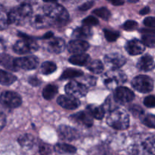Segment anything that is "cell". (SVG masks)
<instances>
[{"mask_svg": "<svg viewBox=\"0 0 155 155\" xmlns=\"http://www.w3.org/2000/svg\"><path fill=\"white\" fill-rule=\"evenodd\" d=\"M42 12L51 20L52 24H55L59 27L66 24L69 20L68 11L60 5L54 3L45 5H44Z\"/></svg>", "mask_w": 155, "mask_h": 155, "instance_id": "cell-1", "label": "cell"}, {"mask_svg": "<svg viewBox=\"0 0 155 155\" xmlns=\"http://www.w3.org/2000/svg\"><path fill=\"white\" fill-rule=\"evenodd\" d=\"M33 15V9L29 3L23 2L20 5L15 7L8 13L9 24L15 25H23L30 21Z\"/></svg>", "mask_w": 155, "mask_h": 155, "instance_id": "cell-2", "label": "cell"}, {"mask_svg": "<svg viewBox=\"0 0 155 155\" xmlns=\"http://www.w3.org/2000/svg\"><path fill=\"white\" fill-rule=\"evenodd\" d=\"M107 123L117 130H125L130 126V116L124 109L115 108L107 115Z\"/></svg>", "mask_w": 155, "mask_h": 155, "instance_id": "cell-3", "label": "cell"}, {"mask_svg": "<svg viewBox=\"0 0 155 155\" xmlns=\"http://www.w3.org/2000/svg\"><path fill=\"white\" fill-rule=\"evenodd\" d=\"M104 85L110 90H115L127 81V75L119 69H110L103 76Z\"/></svg>", "mask_w": 155, "mask_h": 155, "instance_id": "cell-4", "label": "cell"}, {"mask_svg": "<svg viewBox=\"0 0 155 155\" xmlns=\"http://www.w3.org/2000/svg\"><path fill=\"white\" fill-rule=\"evenodd\" d=\"M21 39L17 41L13 46V50L18 54H27L36 51L38 50V44L31 37L21 34Z\"/></svg>", "mask_w": 155, "mask_h": 155, "instance_id": "cell-5", "label": "cell"}, {"mask_svg": "<svg viewBox=\"0 0 155 155\" xmlns=\"http://www.w3.org/2000/svg\"><path fill=\"white\" fill-rule=\"evenodd\" d=\"M132 86L141 93H149L154 88V81L151 77L144 74L135 77L132 81Z\"/></svg>", "mask_w": 155, "mask_h": 155, "instance_id": "cell-6", "label": "cell"}, {"mask_svg": "<svg viewBox=\"0 0 155 155\" xmlns=\"http://www.w3.org/2000/svg\"><path fill=\"white\" fill-rule=\"evenodd\" d=\"M0 103L9 109L18 107L22 103L21 96L13 91H5L0 96Z\"/></svg>", "mask_w": 155, "mask_h": 155, "instance_id": "cell-7", "label": "cell"}, {"mask_svg": "<svg viewBox=\"0 0 155 155\" xmlns=\"http://www.w3.org/2000/svg\"><path fill=\"white\" fill-rule=\"evenodd\" d=\"M65 92L67 94L75 98H80L85 97L88 92L87 87L85 86L82 83L76 81H71L64 88Z\"/></svg>", "mask_w": 155, "mask_h": 155, "instance_id": "cell-8", "label": "cell"}, {"mask_svg": "<svg viewBox=\"0 0 155 155\" xmlns=\"http://www.w3.org/2000/svg\"><path fill=\"white\" fill-rule=\"evenodd\" d=\"M135 94L133 91L126 87H118L114 92V100L120 104L129 103L133 100Z\"/></svg>", "mask_w": 155, "mask_h": 155, "instance_id": "cell-9", "label": "cell"}, {"mask_svg": "<svg viewBox=\"0 0 155 155\" xmlns=\"http://www.w3.org/2000/svg\"><path fill=\"white\" fill-rule=\"evenodd\" d=\"M15 65L18 70H32L36 68L39 65V59L34 56H24L21 58H15Z\"/></svg>", "mask_w": 155, "mask_h": 155, "instance_id": "cell-10", "label": "cell"}, {"mask_svg": "<svg viewBox=\"0 0 155 155\" xmlns=\"http://www.w3.org/2000/svg\"><path fill=\"white\" fill-rule=\"evenodd\" d=\"M127 62L123 55L117 53H112L104 56V62L110 69H119Z\"/></svg>", "mask_w": 155, "mask_h": 155, "instance_id": "cell-11", "label": "cell"}, {"mask_svg": "<svg viewBox=\"0 0 155 155\" xmlns=\"http://www.w3.org/2000/svg\"><path fill=\"white\" fill-rule=\"evenodd\" d=\"M30 21L31 25L37 29L45 28V27L53 25L51 20L44 14L43 12L42 13H36L35 15H32Z\"/></svg>", "mask_w": 155, "mask_h": 155, "instance_id": "cell-12", "label": "cell"}, {"mask_svg": "<svg viewBox=\"0 0 155 155\" xmlns=\"http://www.w3.org/2000/svg\"><path fill=\"white\" fill-rule=\"evenodd\" d=\"M45 46L49 53L58 54L65 49V42L61 38L51 37L47 40Z\"/></svg>", "mask_w": 155, "mask_h": 155, "instance_id": "cell-13", "label": "cell"}, {"mask_svg": "<svg viewBox=\"0 0 155 155\" xmlns=\"http://www.w3.org/2000/svg\"><path fill=\"white\" fill-rule=\"evenodd\" d=\"M71 119L77 124L86 127H91L93 125V117L87 110L77 112L71 115Z\"/></svg>", "mask_w": 155, "mask_h": 155, "instance_id": "cell-14", "label": "cell"}, {"mask_svg": "<svg viewBox=\"0 0 155 155\" xmlns=\"http://www.w3.org/2000/svg\"><path fill=\"white\" fill-rule=\"evenodd\" d=\"M89 48V44L83 40H74L68 43V51L74 54H80L87 51Z\"/></svg>", "mask_w": 155, "mask_h": 155, "instance_id": "cell-15", "label": "cell"}, {"mask_svg": "<svg viewBox=\"0 0 155 155\" xmlns=\"http://www.w3.org/2000/svg\"><path fill=\"white\" fill-rule=\"evenodd\" d=\"M58 135L62 140H66V141H74L77 139L80 136L79 132L77 129L64 125L59 126Z\"/></svg>", "mask_w": 155, "mask_h": 155, "instance_id": "cell-16", "label": "cell"}, {"mask_svg": "<svg viewBox=\"0 0 155 155\" xmlns=\"http://www.w3.org/2000/svg\"><path fill=\"white\" fill-rule=\"evenodd\" d=\"M57 101L61 107L67 109H75L80 105V102L78 99L69 95L60 96Z\"/></svg>", "mask_w": 155, "mask_h": 155, "instance_id": "cell-17", "label": "cell"}, {"mask_svg": "<svg viewBox=\"0 0 155 155\" xmlns=\"http://www.w3.org/2000/svg\"><path fill=\"white\" fill-rule=\"evenodd\" d=\"M126 50L127 53L132 56H136L143 53L145 50V46L142 41L137 39H133L128 41L126 44Z\"/></svg>", "mask_w": 155, "mask_h": 155, "instance_id": "cell-18", "label": "cell"}, {"mask_svg": "<svg viewBox=\"0 0 155 155\" xmlns=\"http://www.w3.org/2000/svg\"><path fill=\"white\" fill-rule=\"evenodd\" d=\"M137 67L139 70L144 71H149L154 68L155 62L154 59L150 55L146 54L141 57L137 62Z\"/></svg>", "mask_w": 155, "mask_h": 155, "instance_id": "cell-19", "label": "cell"}, {"mask_svg": "<svg viewBox=\"0 0 155 155\" xmlns=\"http://www.w3.org/2000/svg\"><path fill=\"white\" fill-rule=\"evenodd\" d=\"M69 62L74 65L83 66L86 65L90 62V56L86 53H80V54H75L70 57Z\"/></svg>", "mask_w": 155, "mask_h": 155, "instance_id": "cell-20", "label": "cell"}, {"mask_svg": "<svg viewBox=\"0 0 155 155\" xmlns=\"http://www.w3.org/2000/svg\"><path fill=\"white\" fill-rule=\"evenodd\" d=\"M18 143L24 149L32 148L35 144V138L30 134H24L18 138Z\"/></svg>", "mask_w": 155, "mask_h": 155, "instance_id": "cell-21", "label": "cell"}, {"mask_svg": "<svg viewBox=\"0 0 155 155\" xmlns=\"http://www.w3.org/2000/svg\"><path fill=\"white\" fill-rule=\"evenodd\" d=\"M92 34V31L90 27L83 25L82 27H77L74 30V33H73V36L79 40L87 39V38L90 37Z\"/></svg>", "mask_w": 155, "mask_h": 155, "instance_id": "cell-22", "label": "cell"}, {"mask_svg": "<svg viewBox=\"0 0 155 155\" xmlns=\"http://www.w3.org/2000/svg\"><path fill=\"white\" fill-rule=\"evenodd\" d=\"M86 110L90 113L93 118L97 119H101L104 118V113H105V109L104 106H96V105H89L86 107Z\"/></svg>", "mask_w": 155, "mask_h": 155, "instance_id": "cell-23", "label": "cell"}, {"mask_svg": "<svg viewBox=\"0 0 155 155\" xmlns=\"http://www.w3.org/2000/svg\"><path fill=\"white\" fill-rule=\"evenodd\" d=\"M17 81V77L8 71H4V70L0 69V84L2 85H8L12 84L14 82Z\"/></svg>", "mask_w": 155, "mask_h": 155, "instance_id": "cell-24", "label": "cell"}, {"mask_svg": "<svg viewBox=\"0 0 155 155\" xmlns=\"http://www.w3.org/2000/svg\"><path fill=\"white\" fill-rule=\"evenodd\" d=\"M0 64L3 67H5L7 69L11 70V71H18V68H16L15 65V58L8 56V55H4V56H2L1 59H0Z\"/></svg>", "mask_w": 155, "mask_h": 155, "instance_id": "cell-25", "label": "cell"}, {"mask_svg": "<svg viewBox=\"0 0 155 155\" xmlns=\"http://www.w3.org/2000/svg\"><path fill=\"white\" fill-rule=\"evenodd\" d=\"M54 150L57 153H74L77 151V149L74 146L71 144H65V143H58L54 146Z\"/></svg>", "mask_w": 155, "mask_h": 155, "instance_id": "cell-26", "label": "cell"}, {"mask_svg": "<svg viewBox=\"0 0 155 155\" xmlns=\"http://www.w3.org/2000/svg\"><path fill=\"white\" fill-rule=\"evenodd\" d=\"M83 75V72L80 70L75 68H67L62 73L61 79H70L74 78H79Z\"/></svg>", "mask_w": 155, "mask_h": 155, "instance_id": "cell-27", "label": "cell"}, {"mask_svg": "<svg viewBox=\"0 0 155 155\" xmlns=\"http://www.w3.org/2000/svg\"><path fill=\"white\" fill-rule=\"evenodd\" d=\"M58 87L54 84H48L44 88L42 96L45 100H51L58 94Z\"/></svg>", "mask_w": 155, "mask_h": 155, "instance_id": "cell-28", "label": "cell"}, {"mask_svg": "<svg viewBox=\"0 0 155 155\" xmlns=\"http://www.w3.org/2000/svg\"><path fill=\"white\" fill-rule=\"evenodd\" d=\"M87 68L92 72L95 73V74H100L104 70V65L101 61L95 59V60L91 61L87 64Z\"/></svg>", "mask_w": 155, "mask_h": 155, "instance_id": "cell-29", "label": "cell"}, {"mask_svg": "<svg viewBox=\"0 0 155 155\" xmlns=\"http://www.w3.org/2000/svg\"><path fill=\"white\" fill-rule=\"evenodd\" d=\"M129 152L131 155H147L148 154V151L145 149V146H144L143 143L142 144H133L130 146V149H129Z\"/></svg>", "mask_w": 155, "mask_h": 155, "instance_id": "cell-30", "label": "cell"}, {"mask_svg": "<svg viewBox=\"0 0 155 155\" xmlns=\"http://www.w3.org/2000/svg\"><path fill=\"white\" fill-rule=\"evenodd\" d=\"M8 24V13L3 6L0 5V30L7 28Z\"/></svg>", "mask_w": 155, "mask_h": 155, "instance_id": "cell-31", "label": "cell"}, {"mask_svg": "<svg viewBox=\"0 0 155 155\" xmlns=\"http://www.w3.org/2000/svg\"><path fill=\"white\" fill-rule=\"evenodd\" d=\"M57 69L55 63L52 62H45L41 65L40 71L43 74H49Z\"/></svg>", "mask_w": 155, "mask_h": 155, "instance_id": "cell-32", "label": "cell"}, {"mask_svg": "<svg viewBox=\"0 0 155 155\" xmlns=\"http://www.w3.org/2000/svg\"><path fill=\"white\" fill-rule=\"evenodd\" d=\"M142 42L145 46H146L150 48H155V35L145 33L142 37Z\"/></svg>", "mask_w": 155, "mask_h": 155, "instance_id": "cell-33", "label": "cell"}, {"mask_svg": "<svg viewBox=\"0 0 155 155\" xmlns=\"http://www.w3.org/2000/svg\"><path fill=\"white\" fill-rule=\"evenodd\" d=\"M143 144L148 153L155 155V137L148 138L144 141Z\"/></svg>", "mask_w": 155, "mask_h": 155, "instance_id": "cell-34", "label": "cell"}, {"mask_svg": "<svg viewBox=\"0 0 155 155\" xmlns=\"http://www.w3.org/2000/svg\"><path fill=\"white\" fill-rule=\"evenodd\" d=\"M93 14H95L96 16L105 20V21L108 20L110 17V11H109L107 9H106V8H104V7L95 9V11H93Z\"/></svg>", "mask_w": 155, "mask_h": 155, "instance_id": "cell-35", "label": "cell"}, {"mask_svg": "<svg viewBox=\"0 0 155 155\" xmlns=\"http://www.w3.org/2000/svg\"><path fill=\"white\" fill-rule=\"evenodd\" d=\"M104 33L106 40L109 41V42H114V41L117 40L120 36L119 32L114 31V30H108V29H104Z\"/></svg>", "mask_w": 155, "mask_h": 155, "instance_id": "cell-36", "label": "cell"}, {"mask_svg": "<svg viewBox=\"0 0 155 155\" xmlns=\"http://www.w3.org/2000/svg\"><path fill=\"white\" fill-rule=\"evenodd\" d=\"M142 123L149 128L155 129V115L148 114L142 119Z\"/></svg>", "mask_w": 155, "mask_h": 155, "instance_id": "cell-37", "label": "cell"}, {"mask_svg": "<svg viewBox=\"0 0 155 155\" xmlns=\"http://www.w3.org/2000/svg\"><path fill=\"white\" fill-rule=\"evenodd\" d=\"M83 24L85 26H88V27L95 26L97 24H98V20L95 17L89 16L83 20Z\"/></svg>", "mask_w": 155, "mask_h": 155, "instance_id": "cell-38", "label": "cell"}, {"mask_svg": "<svg viewBox=\"0 0 155 155\" xmlns=\"http://www.w3.org/2000/svg\"><path fill=\"white\" fill-rule=\"evenodd\" d=\"M138 23L135 21H132V20H130V21H126L125 23L123 25V28L126 30H136L138 27Z\"/></svg>", "mask_w": 155, "mask_h": 155, "instance_id": "cell-39", "label": "cell"}, {"mask_svg": "<svg viewBox=\"0 0 155 155\" xmlns=\"http://www.w3.org/2000/svg\"><path fill=\"white\" fill-rule=\"evenodd\" d=\"M130 111L135 116H141L143 115L144 111L142 108L137 105H133L130 107Z\"/></svg>", "mask_w": 155, "mask_h": 155, "instance_id": "cell-40", "label": "cell"}, {"mask_svg": "<svg viewBox=\"0 0 155 155\" xmlns=\"http://www.w3.org/2000/svg\"><path fill=\"white\" fill-rule=\"evenodd\" d=\"M144 104L148 108L155 107V96L150 95L145 97L144 100Z\"/></svg>", "mask_w": 155, "mask_h": 155, "instance_id": "cell-41", "label": "cell"}, {"mask_svg": "<svg viewBox=\"0 0 155 155\" xmlns=\"http://www.w3.org/2000/svg\"><path fill=\"white\" fill-rule=\"evenodd\" d=\"M96 83V79L95 78L92 77V76H89L87 75L86 78H84V81H83V84H84L85 86H94Z\"/></svg>", "mask_w": 155, "mask_h": 155, "instance_id": "cell-42", "label": "cell"}, {"mask_svg": "<svg viewBox=\"0 0 155 155\" xmlns=\"http://www.w3.org/2000/svg\"><path fill=\"white\" fill-rule=\"evenodd\" d=\"M144 24L146 27L155 28V17H148L144 20Z\"/></svg>", "mask_w": 155, "mask_h": 155, "instance_id": "cell-43", "label": "cell"}, {"mask_svg": "<svg viewBox=\"0 0 155 155\" xmlns=\"http://www.w3.org/2000/svg\"><path fill=\"white\" fill-rule=\"evenodd\" d=\"M39 151L42 154H48V153H51V147L48 144H43L39 147Z\"/></svg>", "mask_w": 155, "mask_h": 155, "instance_id": "cell-44", "label": "cell"}, {"mask_svg": "<svg viewBox=\"0 0 155 155\" xmlns=\"http://www.w3.org/2000/svg\"><path fill=\"white\" fill-rule=\"evenodd\" d=\"M93 5H94V1L86 2L84 3V4L82 5L81 6H80L79 9H80V11H87L89 10V9H91V8L93 6Z\"/></svg>", "mask_w": 155, "mask_h": 155, "instance_id": "cell-45", "label": "cell"}, {"mask_svg": "<svg viewBox=\"0 0 155 155\" xmlns=\"http://www.w3.org/2000/svg\"><path fill=\"white\" fill-rule=\"evenodd\" d=\"M28 81L30 84L35 87L39 86V85L40 84L41 82L40 80H39V79L38 78V77H36V76H31V77H30L28 79Z\"/></svg>", "mask_w": 155, "mask_h": 155, "instance_id": "cell-46", "label": "cell"}, {"mask_svg": "<svg viewBox=\"0 0 155 155\" xmlns=\"http://www.w3.org/2000/svg\"><path fill=\"white\" fill-rule=\"evenodd\" d=\"M6 123V118L5 115L2 113V112H0V131H2L3 129V128L5 127Z\"/></svg>", "mask_w": 155, "mask_h": 155, "instance_id": "cell-47", "label": "cell"}, {"mask_svg": "<svg viewBox=\"0 0 155 155\" xmlns=\"http://www.w3.org/2000/svg\"><path fill=\"white\" fill-rule=\"evenodd\" d=\"M107 1L114 5H122L124 3V0H107Z\"/></svg>", "mask_w": 155, "mask_h": 155, "instance_id": "cell-48", "label": "cell"}, {"mask_svg": "<svg viewBox=\"0 0 155 155\" xmlns=\"http://www.w3.org/2000/svg\"><path fill=\"white\" fill-rule=\"evenodd\" d=\"M5 50V43L0 38V55L2 54Z\"/></svg>", "mask_w": 155, "mask_h": 155, "instance_id": "cell-49", "label": "cell"}, {"mask_svg": "<svg viewBox=\"0 0 155 155\" xmlns=\"http://www.w3.org/2000/svg\"><path fill=\"white\" fill-rule=\"evenodd\" d=\"M150 12V9L148 7H145L143 8L142 9H141L140 12H139V13H140V15H147L148 13H149Z\"/></svg>", "mask_w": 155, "mask_h": 155, "instance_id": "cell-50", "label": "cell"}, {"mask_svg": "<svg viewBox=\"0 0 155 155\" xmlns=\"http://www.w3.org/2000/svg\"><path fill=\"white\" fill-rule=\"evenodd\" d=\"M53 33L52 32H48V33H45V35L43 36V37H42V39H45V40H48V39H50V38L53 37Z\"/></svg>", "mask_w": 155, "mask_h": 155, "instance_id": "cell-51", "label": "cell"}, {"mask_svg": "<svg viewBox=\"0 0 155 155\" xmlns=\"http://www.w3.org/2000/svg\"><path fill=\"white\" fill-rule=\"evenodd\" d=\"M142 32L146 33H151V34L155 35V30H142Z\"/></svg>", "mask_w": 155, "mask_h": 155, "instance_id": "cell-52", "label": "cell"}, {"mask_svg": "<svg viewBox=\"0 0 155 155\" xmlns=\"http://www.w3.org/2000/svg\"><path fill=\"white\" fill-rule=\"evenodd\" d=\"M44 2H48V3H54L55 2H57V0H43Z\"/></svg>", "mask_w": 155, "mask_h": 155, "instance_id": "cell-53", "label": "cell"}, {"mask_svg": "<svg viewBox=\"0 0 155 155\" xmlns=\"http://www.w3.org/2000/svg\"><path fill=\"white\" fill-rule=\"evenodd\" d=\"M139 0H129V2H138Z\"/></svg>", "mask_w": 155, "mask_h": 155, "instance_id": "cell-54", "label": "cell"}]
</instances>
